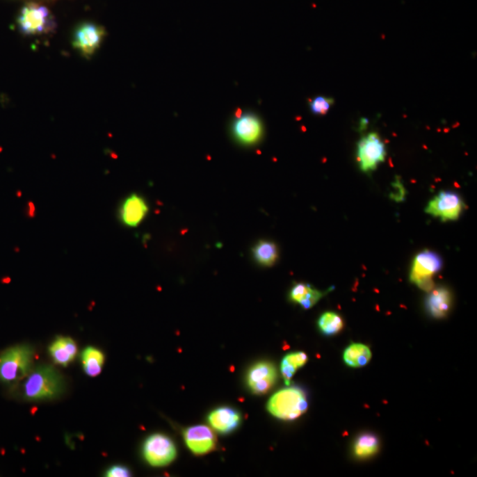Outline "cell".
<instances>
[{
	"label": "cell",
	"instance_id": "6da1fadb",
	"mask_svg": "<svg viewBox=\"0 0 477 477\" xmlns=\"http://www.w3.org/2000/svg\"><path fill=\"white\" fill-rule=\"evenodd\" d=\"M66 389V381L60 372L50 365L32 369L22 383V396L28 401L54 400Z\"/></svg>",
	"mask_w": 477,
	"mask_h": 477
},
{
	"label": "cell",
	"instance_id": "7a4b0ae2",
	"mask_svg": "<svg viewBox=\"0 0 477 477\" xmlns=\"http://www.w3.org/2000/svg\"><path fill=\"white\" fill-rule=\"evenodd\" d=\"M35 350L27 344L6 349L0 354V381L6 385L17 384L33 369Z\"/></svg>",
	"mask_w": 477,
	"mask_h": 477
},
{
	"label": "cell",
	"instance_id": "3957f363",
	"mask_svg": "<svg viewBox=\"0 0 477 477\" xmlns=\"http://www.w3.org/2000/svg\"><path fill=\"white\" fill-rule=\"evenodd\" d=\"M307 394L303 389L292 387L282 389L270 398L267 410L277 419L293 421L308 410Z\"/></svg>",
	"mask_w": 477,
	"mask_h": 477
},
{
	"label": "cell",
	"instance_id": "277c9868",
	"mask_svg": "<svg viewBox=\"0 0 477 477\" xmlns=\"http://www.w3.org/2000/svg\"><path fill=\"white\" fill-rule=\"evenodd\" d=\"M17 26L19 31L25 35H42L54 31L56 21L47 6L40 3L29 2L19 13Z\"/></svg>",
	"mask_w": 477,
	"mask_h": 477
},
{
	"label": "cell",
	"instance_id": "5b68a950",
	"mask_svg": "<svg viewBox=\"0 0 477 477\" xmlns=\"http://www.w3.org/2000/svg\"><path fill=\"white\" fill-rule=\"evenodd\" d=\"M387 156V146L375 132L362 136L356 146V159L359 168L364 173L374 172L379 165L385 162Z\"/></svg>",
	"mask_w": 477,
	"mask_h": 477
},
{
	"label": "cell",
	"instance_id": "8992f818",
	"mask_svg": "<svg viewBox=\"0 0 477 477\" xmlns=\"http://www.w3.org/2000/svg\"><path fill=\"white\" fill-rule=\"evenodd\" d=\"M442 266L443 261L439 254L430 250L421 251L412 264L410 281L420 289L430 292L435 287L432 277Z\"/></svg>",
	"mask_w": 477,
	"mask_h": 477
},
{
	"label": "cell",
	"instance_id": "52a82bcc",
	"mask_svg": "<svg viewBox=\"0 0 477 477\" xmlns=\"http://www.w3.org/2000/svg\"><path fill=\"white\" fill-rule=\"evenodd\" d=\"M231 133L239 145L245 147L257 145L264 135L263 120L258 114L251 111L238 114L232 120Z\"/></svg>",
	"mask_w": 477,
	"mask_h": 477
},
{
	"label": "cell",
	"instance_id": "ba28073f",
	"mask_svg": "<svg viewBox=\"0 0 477 477\" xmlns=\"http://www.w3.org/2000/svg\"><path fill=\"white\" fill-rule=\"evenodd\" d=\"M143 453L150 466L160 468L171 464L176 458L177 451L170 437L163 434H154L146 439Z\"/></svg>",
	"mask_w": 477,
	"mask_h": 477
},
{
	"label": "cell",
	"instance_id": "9c48e42d",
	"mask_svg": "<svg viewBox=\"0 0 477 477\" xmlns=\"http://www.w3.org/2000/svg\"><path fill=\"white\" fill-rule=\"evenodd\" d=\"M106 29L94 22H86L74 29L73 47L83 57L90 58L99 50L106 38Z\"/></svg>",
	"mask_w": 477,
	"mask_h": 477
},
{
	"label": "cell",
	"instance_id": "30bf717a",
	"mask_svg": "<svg viewBox=\"0 0 477 477\" xmlns=\"http://www.w3.org/2000/svg\"><path fill=\"white\" fill-rule=\"evenodd\" d=\"M465 209L462 197L455 192L441 191L429 202L426 212L443 222L458 220Z\"/></svg>",
	"mask_w": 477,
	"mask_h": 477
},
{
	"label": "cell",
	"instance_id": "8fae6325",
	"mask_svg": "<svg viewBox=\"0 0 477 477\" xmlns=\"http://www.w3.org/2000/svg\"><path fill=\"white\" fill-rule=\"evenodd\" d=\"M277 373L272 362H259L247 373V385L254 394H266L276 384Z\"/></svg>",
	"mask_w": 477,
	"mask_h": 477
},
{
	"label": "cell",
	"instance_id": "7c38bea8",
	"mask_svg": "<svg viewBox=\"0 0 477 477\" xmlns=\"http://www.w3.org/2000/svg\"><path fill=\"white\" fill-rule=\"evenodd\" d=\"M149 212L145 199L137 194H131L124 199L118 211V217L123 225L135 228L142 223Z\"/></svg>",
	"mask_w": 477,
	"mask_h": 477
},
{
	"label": "cell",
	"instance_id": "4fadbf2b",
	"mask_svg": "<svg viewBox=\"0 0 477 477\" xmlns=\"http://www.w3.org/2000/svg\"><path fill=\"white\" fill-rule=\"evenodd\" d=\"M184 440L188 449L195 455H204L212 452L217 446V439L210 428L195 426L185 430Z\"/></svg>",
	"mask_w": 477,
	"mask_h": 477
},
{
	"label": "cell",
	"instance_id": "5bb4252c",
	"mask_svg": "<svg viewBox=\"0 0 477 477\" xmlns=\"http://www.w3.org/2000/svg\"><path fill=\"white\" fill-rule=\"evenodd\" d=\"M241 420V414L228 407H218L208 417L209 424L212 429L221 434L233 432L240 426Z\"/></svg>",
	"mask_w": 477,
	"mask_h": 477
},
{
	"label": "cell",
	"instance_id": "9a60e30c",
	"mask_svg": "<svg viewBox=\"0 0 477 477\" xmlns=\"http://www.w3.org/2000/svg\"><path fill=\"white\" fill-rule=\"evenodd\" d=\"M426 302L427 312L434 318H446L453 305V296L446 287H434L429 292Z\"/></svg>",
	"mask_w": 477,
	"mask_h": 477
},
{
	"label": "cell",
	"instance_id": "2e32d148",
	"mask_svg": "<svg viewBox=\"0 0 477 477\" xmlns=\"http://www.w3.org/2000/svg\"><path fill=\"white\" fill-rule=\"evenodd\" d=\"M49 352L57 364L67 366L77 354V345L71 338L58 337L50 346Z\"/></svg>",
	"mask_w": 477,
	"mask_h": 477
},
{
	"label": "cell",
	"instance_id": "e0dca14e",
	"mask_svg": "<svg viewBox=\"0 0 477 477\" xmlns=\"http://www.w3.org/2000/svg\"><path fill=\"white\" fill-rule=\"evenodd\" d=\"M371 356V351L369 346L362 344H352L346 349L343 359L349 367L362 368L369 364Z\"/></svg>",
	"mask_w": 477,
	"mask_h": 477
},
{
	"label": "cell",
	"instance_id": "ac0fdd59",
	"mask_svg": "<svg viewBox=\"0 0 477 477\" xmlns=\"http://www.w3.org/2000/svg\"><path fill=\"white\" fill-rule=\"evenodd\" d=\"M85 373L90 377H97L103 370L104 355L102 352L93 346H88L81 355Z\"/></svg>",
	"mask_w": 477,
	"mask_h": 477
},
{
	"label": "cell",
	"instance_id": "d6986e66",
	"mask_svg": "<svg viewBox=\"0 0 477 477\" xmlns=\"http://www.w3.org/2000/svg\"><path fill=\"white\" fill-rule=\"evenodd\" d=\"M254 260L261 266L270 267L277 262L279 250L277 245L269 241H260L253 248Z\"/></svg>",
	"mask_w": 477,
	"mask_h": 477
},
{
	"label": "cell",
	"instance_id": "ffe728a7",
	"mask_svg": "<svg viewBox=\"0 0 477 477\" xmlns=\"http://www.w3.org/2000/svg\"><path fill=\"white\" fill-rule=\"evenodd\" d=\"M308 362V355L303 352L292 353L284 357L281 362V374L283 375L286 385H289L291 380L300 368L303 367Z\"/></svg>",
	"mask_w": 477,
	"mask_h": 477
},
{
	"label": "cell",
	"instance_id": "44dd1931",
	"mask_svg": "<svg viewBox=\"0 0 477 477\" xmlns=\"http://www.w3.org/2000/svg\"><path fill=\"white\" fill-rule=\"evenodd\" d=\"M379 450V440L373 434H362L354 444V454L356 458L367 459L374 456Z\"/></svg>",
	"mask_w": 477,
	"mask_h": 477
},
{
	"label": "cell",
	"instance_id": "7402d4cb",
	"mask_svg": "<svg viewBox=\"0 0 477 477\" xmlns=\"http://www.w3.org/2000/svg\"><path fill=\"white\" fill-rule=\"evenodd\" d=\"M343 328L344 321L337 313L325 312L319 318L318 328L326 336L337 334Z\"/></svg>",
	"mask_w": 477,
	"mask_h": 477
},
{
	"label": "cell",
	"instance_id": "603a6c76",
	"mask_svg": "<svg viewBox=\"0 0 477 477\" xmlns=\"http://www.w3.org/2000/svg\"><path fill=\"white\" fill-rule=\"evenodd\" d=\"M335 100L332 97L316 96L309 102L310 113L315 116H325L334 106Z\"/></svg>",
	"mask_w": 477,
	"mask_h": 477
},
{
	"label": "cell",
	"instance_id": "cb8c5ba5",
	"mask_svg": "<svg viewBox=\"0 0 477 477\" xmlns=\"http://www.w3.org/2000/svg\"><path fill=\"white\" fill-rule=\"evenodd\" d=\"M312 286L306 283H297L290 291L289 299L291 302L300 305L305 300L312 289Z\"/></svg>",
	"mask_w": 477,
	"mask_h": 477
},
{
	"label": "cell",
	"instance_id": "d4e9b609",
	"mask_svg": "<svg viewBox=\"0 0 477 477\" xmlns=\"http://www.w3.org/2000/svg\"><path fill=\"white\" fill-rule=\"evenodd\" d=\"M325 295V292H321V291L312 287L309 291L308 296H307L306 299L300 303V306L305 309H312V307L315 306Z\"/></svg>",
	"mask_w": 477,
	"mask_h": 477
},
{
	"label": "cell",
	"instance_id": "484cf974",
	"mask_svg": "<svg viewBox=\"0 0 477 477\" xmlns=\"http://www.w3.org/2000/svg\"><path fill=\"white\" fill-rule=\"evenodd\" d=\"M106 476L109 477H127L131 476V471L125 466H113L106 471Z\"/></svg>",
	"mask_w": 477,
	"mask_h": 477
},
{
	"label": "cell",
	"instance_id": "4316f807",
	"mask_svg": "<svg viewBox=\"0 0 477 477\" xmlns=\"http://www.w3.org/2000/svg\"><path fill=\"white\" fill-rule=\"evenodd\" d=\"M45 1H55V0H45Z\"/></svg>",
	"mask_w": 477,
	"mask_h": 477
}]
</instances>
